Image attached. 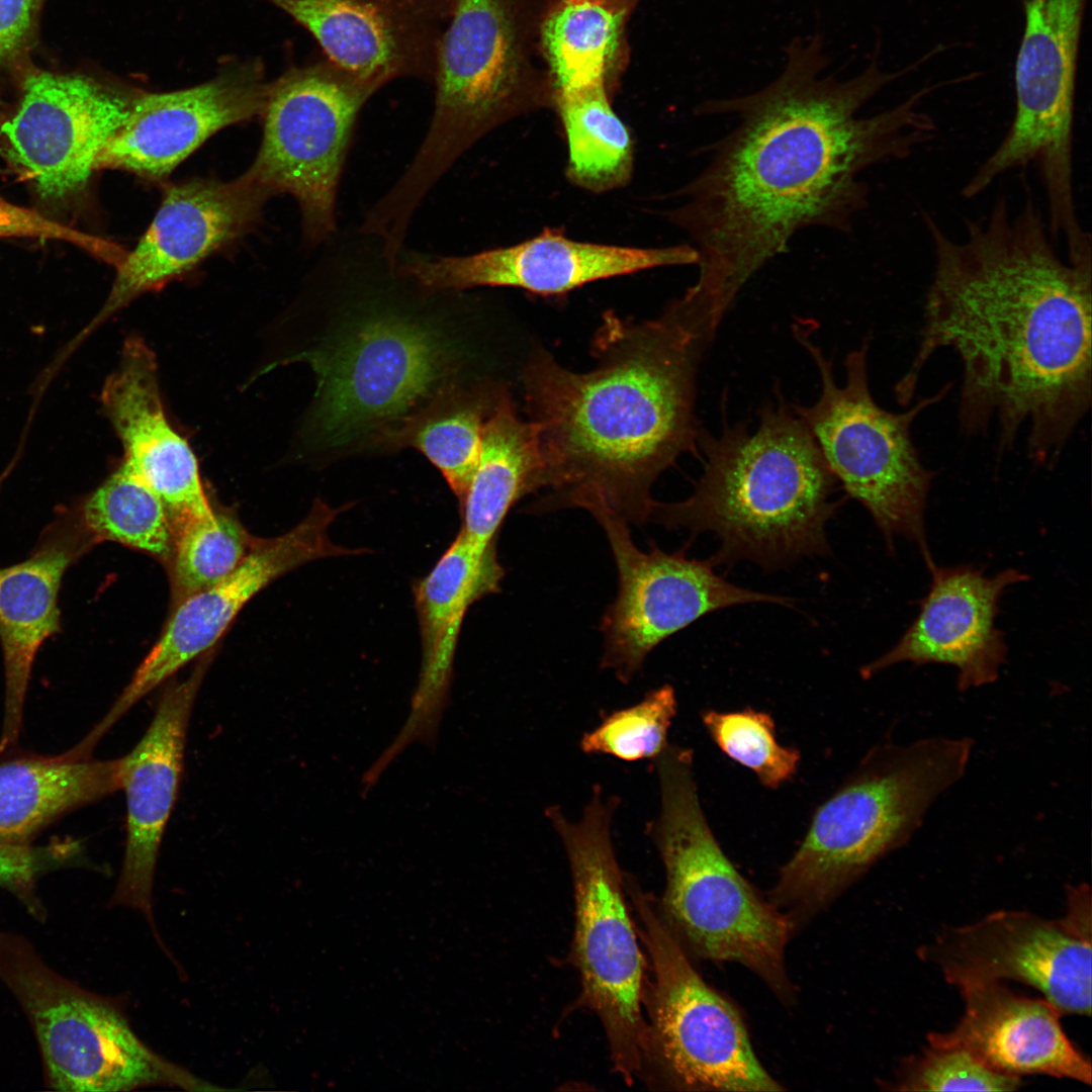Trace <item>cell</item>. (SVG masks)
I'll return each instance as SVG.
<instances>
[{
  "mask_svg": "<svg viewBox=\"0 0 1092 1092\" xmlns=\"http://www.w3.org/2000/svg\"><path fill=\"white\" fill-rule=\"evenodd\" d=\"M785 53L783 72L762 89L700 105L701 114H734L738 122L678 191L681 203L665 213L699 253V277L682 300L714 328L799 231L849 230L868 204L864 170L906 159L935 133L919 108L929 89L875 115H857L900 72L873 62L845 81L825 76L819 33L793 39Z\"/></svg>",
  "mask_w": 1092,
  "mask_h": 1092,
  "instance_id": "obj_1",
  "label": "cell"
},
{
  "mask_svg": "<svg viewBox=\"0 0 1092 1092\" xmlns=\"http://www.w3.org/2000/svg\"><path fill=\"white\" fill-rule=\"evenodd\" d=\"M934 268L921 339L894 392L911 402L926 362L942 348L963 365L959 421L978 434L997 421L998 453L1026 431L1029 458L1055 462L1091 404L1092 263L1055 248L1032 199L1005 198L952 239L928 213Z\"/></svg>",
  "mask_w": 1092,
  "mask_h": 1092,
  "instance_id": "obj_2",
  "label": "cell"
},
{
  "mask_svg": "<svg viewBox=\"0 0 1092 1092\" xmlns=\"http://www.w3.org/2000/svg\"><path fill=\"white\" fill-rule=\"evenodd\" d=\"M708 345L665 308L644 322L605 314L586 372L534 349L522 384L548 491L533 511L576 507L648 521L655 479L682 454H699L696 383Z\"/></svg>",
  "mask_w": 1092,
  "mask_h": 1092,
  "instance_id": "obj_3",
  "label": "cell"
},
{
  "mask_svg": "<svg viewBox=\"0 0 1092 1092\" xmlns=\"http://www.w3.org/2000/svg\"><path fill=\"white\" fill-rule=\"evenodd\" d=\"M322 325L285 362L306 363L315 393L301 431L311 453H386L402 425L439 394L474 382L463 291L428 288L398 255L359 229L326 242Z\"/></svg>",
  "mask_w": 1092,
  "mask_h": 1092,
  "instance_id": "obj_4",
  "label": "cell"
},
{
  "mask_svg": "<svg viewBox=\"0 0 1092 1092\" xmlns=\"http://www.w3.org/2000/svg\"><path fill=\"white\" fill-rule=\"evenodd\" d=\"M698 451L703 472L693 493L654 502L648 520L715 534L713 565L751 560L769 569L828 551L837 480L792 405L781 397L766 404L753 429L727 425L718 436L701 429Z\"/></svg>",
  "mask_w": 1092,
  "mask_h": 1092,
  "instance_id": "obj_5",
  "label": "cell"
},
{
  "mask_svg": "<svg viewBox=\"0 0 1092 1092\" xmlns=\"http://www.w3.org/2000/svg\"><path fill=\"white\" fill-rule=\"evenodd\" d=\"M973 747L969 737L932 736L868 751L816 810L768 893L794 932L913 838L933 803L964 778Z\"/></svg>",
  "mask_w": 1092,
  "mask_h": 1092,
  "instance_id": "obj_6",
  "label": "cell"
},
{
  "mask_svg": "<svg viewBox=\"0 0 1092 1092\" xmlns=\"http://www.w3.org/2000/svg\"><path fill=\"white\" fill-rule=\"evenodd\" d=\"M555 0H453L437 50L434 109L413 161L387 191L416 212L450 167L481 138L516 117L553 106L539 47Z\"/></svg>",
  "mask_w": 1092,
  "mask_h": 1092,
  "instance_id": "obj_7",
  "label": "cell"
},
{
  "mask_svg": "<svg viewBox=\"0 0 1092 1092\" xmlns=\"http://www.w3.org/2000/svg\"><path fill=\"white\" fill-rule=\"evenodd\" d=\"M654 760L660 810L651 835L665 872L661 918L690 957L739 964L792 1005L789 921L715 838L700 803L692 751L668 744Z\"/></svg>",
  "mask_w": 1092,
  "mask_h": 1092,
  "instance_id": "obj_8",
  "label": "cell"
},
{
  "mask_svg": "<svg viewBox=\"0 0 1092 1092\" xmlns=\"http://www.w3.org/2000/svg\"><path fill=\"white\" fill-rule=\"evenodd\" d=\"M811 326L796 323V340L808 351L821 379L811 405L791 404L812 433L829 469L851 498L871 514L889 547L896 535L914 540L929 565L924 526L926 499L935 471L926 468L911 437L916 417L950 390L945 384L903 413L881 407L869 385V339L845 358L840 386L833 363L811 339Z\"/></svg>",
  "mask_w": 1092,
  "mask_h": 1092,
  "instance_id": "obj_9",
  "label": "cell"
},
{
  "mask_svg": "<svg viewBox=\"0 0 1092 1092\" xmlns=\"http://www.w3.org/2000/svg\"><path fill=\"white\" fill-rule=\"evenodd\" d=\"M616 803L597 786L578 820L568 819L558 807H549L546 817L563 844L571 872L572 957L582 1003L602 1023L615 1072L632 1084L643 1068L644 958L628 908L627 877L612 842Z\"/></svg>",
  "mask_w": 1092,
  "mask_h": 1092,
  "instance_id": "obj_10",
  "label": "cell"
},
{
  "mask_svg": "<svg viewBox=\"0 0 1092 1092\" xmlns=\"http://www.w3.org/2000/svg\"><path fill=\"white\" fill-rule=\"evenodd\" d=\"M627 892L640 921L651 981L641 1076L673 1091H781L753 1049L738 1008L696 970L637 883Z\"/></svg>",
  "mask_w": 1092,
  "mask_h": 1092,
  "instance_id": "obj_11",
  "label": "cell"
},
{
  "mask_svg": "<svg viewBox=\"0 0 1092 1092\" xmlns=\"http://www.w3.org/2000/svg\"><path fill=\"white\" fill-rule=\"evenodd\" d=\"M0 981L31 1024L51 1089H216L150 1050L113 1003L54 972L20 936L0 934Z\"/></svg>",
  "mask_w": 1092,
  "mask_h": 1092,
  "instance_id": "obj_12",
  "label": "cell"
},
{
  "mask_svg": "<svg viewBox=\"0 0 1092 1092\" xmlns=\"http://www.w3.org/2000/svg\"><path fill=\"white\" fill-rule=\"evenodd\" d=\"M1086 0H1023L1024 30L1014 80L1013 121L965 184L974 198L1010 170L1035 164L1055 232L1079 224L1073 168L1077 59Z\"/></svg>",
  "mask_w": 1092,
  "mask_h": 1092,
  "instance_id": "obj_13",
  "label": "cell"
},
{
  "mask_svg": "<svg viewBox=\"0 0 1092 1092\" xmlns=\"http://www.w3.org/2000/svg\"><path fill=\"white\" fill-rule=\"evenodd\" d=\"M381 88L326 57L268 84L263 139L247 173L269 195L294 197L305 241L337 233L338 189L358 115Z\"/></svg>",
  "mask_w": 1092,
  "mask_h": 1092,
  "instance_id": "obj_14",
  "label": "cell"
},
{
  "mask_svg": "<svg viewBox=\"0 0 1092 1092\" xmlns=\"http://www.w3.org/2000/svg\"><path fill=\"white\" fill-rule=\"evenodd\" d=\"M1067 912L1046 919L1001 910L947 927L918 948L919 958L958 988L1014 980L1043 995L1061 1015H1091V891L1068 886Z\"/></svg>",
  "mask_w": 1092,
  "mask_h": 1092,
  "instance_id": "obj_15",
  "label": "cell"
},
{
  "mask_svg": "<svg viewBox=\"0 0 1092 1092\" xmlns=\"http://www.w3.org/2000/svg\"><path fill=\"white\" fill-rule=\"evenodd\" d=\"M608 538L619 589L603 621L601 665L628 682L661 641L701 617L734 605L788 599L737 586L713 569L711 560L688 558L684 550L649 552L633 542L628 523L604 510L590 512Z\"/></svg>",
  "mask_w": 1092,
  "mask_h": 1092,
  "instance_id": "obj_16",
  "label": "cell"
},
{
  "mask_svg": "<svg viewBox=\"0 0 1092 1092\" xmlns=\"http://www.w3.org/2000/svg\"><path fill=\"white\" fill-rule=\"evenodd\" d=\"M351 506L332 508L316 498L294 528L277 537L257 538L230 574L171 608L158 640L93 732L102 737L145 696L209 652L245 605L277 578L317 559L366 553L364 548L337 545L329 537L330 525Z\"/></svg>",
  "mask_w": 1092,
  "mask_h": 1092,
  "instance_id": "obj_17",
  "label": "cell"
},
{
  "mask_svg": "<svg viewBox=\"0 0 1092 1092\" xmlns=\"http://www.w3.org/2000/svg\"><path fill=\"white\" fill-rule=\"evenodd\" d=\"M133 97L83 75L34 72L0 133L44 201L80 194L98 153L129 115Z\"/></svg>",
  "mask_w": 1092,
  "mask_h": 1092,
  "instance_id": "obj_18",
  "label": "cell"
},
{
  "mask_svg": "<svg viewBox=\"0 0 1092 1092\" xmlns=\"http://www.w3.org/2000/svg\"><path fill=\"white\" fill-rule=\"evenodd\" d=\"M398 262L406 274L431 289L506 286L559 295L597 280L646 269L698 265L699 253L690 245L643 249L580 242L559 229L547 228L522 243L470 255H429L403 248Z\"/></svg>",
  "mask_w": 1092,
  "mask_h": 1092,
  "instance_id": "obj_19",
  "label": "cell"
},
{
  "mask_svg": "<svg viewBox=\"0 0 1092 1092\" xmlns=\"http://www.w3.org/2000/svg\"><path fill=\"white\" fill-rule=\"evenodd\" d=\"M269 196L248 173L230 182L196 179L169 185L148 230L118 265L109 296L85 334L241 236Z\"/></svg>",
  "mask_w": 1092,
  "mask_h": 1092,
  "instance_id": "obj_20",
  "label": "cell"
},
{
  "mask_svg": "<svg viewBox=\"0 0 1092 1092\" xmlns=\"http://www.w3.org/2000/svg\"><path fill=\"white\" fill-rule=\"evenodd\" d=\"M302 26L338 67L380 88L432 84L453 0H266Z\"/></svg>",
  "mask_w": 1092,
  "mask_h": 1092,
  "instance_id": "obj_21",
  "label": "cell"
},
{
  "mask_svg": "<svg viewBox=\"0 0 1092 1092\" xmlns=\"http://www.w3.org/2000/svg\"><path fill=\"white\" fill-rule=\"evenodd\" d=\"M505 571L495 541L472 542L461 530L431 571L414 585L422 659L418 685L404 724L366 777L377 782L411 744L435 747L449 706L454 658L464 617L479 599L500 589Z\"/></svg>",
  "mask_w": 1092,
  "mask_h": 1092,
  "instance_id": "obj_22",
  "label": "cell"
},
{
  "mask_svg": "<svg viewBox=\"0 0 1092 1092\" xmlns=\"http://www.w3.org/2000/svg\"><path fill=\"white\" fill-rule=\"evenodd\" d=\"M200 656L190 674L164 689L136 745L120 757L126 801V839L111 904L140 910L155 929L152 890L163 835L177 801L191 711L210 663Z\"/></svg>",
  "mask_w": 1092,
  "mask_h": 1092,
  "instance_id": "obj_23",
  "label": "cell"
},
{
  "mask_svg": "<svg viewBox=\"0 0 1092 1092\" xmlns=\"http://www.w3.org/2000/svg\"><path fill=\"white\" fill-rule=\"evenodd\" d=\"M267 88L261 65L241 64L191 88L138 95L98 153L95 171L162 180L219 129L261 114Z\"/></svg>",
  "mask_w": 1092,
  "mask_h": 1092,
  "instance_id": "obj_24",
  "label": "cell"
},
{
  "mask_svg": "<svg viewBox=\"0 0 1092 1092\" xmlns=\"http://www.w3.org/2000/svg\"><path fill=\"white\" fill-rule=\"evenodd\" d=\"M931 583L918 616L897 644L864 665V678L895 664L956 667L957 689L966 692L994 682L1005 662L1004 634L996 628L998 603L1012 584L1028 575L1007 568L986 576L971 565L928 566Z\"/></svg>",
  "mask_w": 1092,
  "mask_h": 1092,
  "instance_id": "obj_25",
  "label": "cell"
},
{
  "mask_svg": "<svg viewBox=\"0 0 1092 1092\" xmlns=\"http://www.w3.org/2000/svg\"><path fill=\"white\" fill-rule=\"evenodd\" d=\"M101 397L122 443L123 463L161 498L175 531L189 519L211 514L196 457L166 418L156 357L142 339L126 340Z\"/></svg>",
  "mask_w": 1092,
  "mask_h": 1092,
  "instance_id": "obj_26",
  "label": "cell"
},
{
  "mask_svg": "<svg viewBox=\"0 0 1092 1092\" xmlns=\"http://www.w3.org/2000/svg\"><path fill=\"white\" fill-rule=\"evenodd\" d=\"M965 1012L928 1044L962 1048L992 1070L1021 1077L1045 1075L1091 1084V1063L1069 1039L1061 1013L1046 1000L1020 996L1000 982L959 987Z\"/></svg>",
  "mask_w": 1092,
  "mask_h": 1092,
  "instance_id": "obj_27",
  "label": "cell"
},
{
  "mask_svg": "<svg viewBox=\"0 0 1092 1092\" xmlns=\"http://www.w3.org/2000/svg\"><path fill=\"white\" fill-rule=\"evenodd\" d=\"M73 542H55L27 560L0 568V641L5 670V705L0 752L15 744L35 654L59 630L58 592L75 557Z\"/></svg>",
  "mask_w": 1092,
  "mask_h": 1092,
  "instance_id": "obj_28",
  "label": "cell"
},
{
  "mask_svg": "<svg viewBox=\"0 0 1092 1092\" xmlns=\"http://www.w3.org/2000/svg\"><path fill=\"white\" fill-rule=\"evenodd\" d=\"M120 790V758L67 752L0 763V843L28 844L62 815Z\"/></svg>",
  "mask_w": 1092,
  "mask_h": 1092,
  "instance_id": "obj_29",
  "label": "cell"
},
{
  "mask_svg": "<svg viewBox=\"0 0 1092 1092\" xmlns=\"http://www.w3.org/2000/svg\"><path fill=\"white\" fill-rule=\"evenodd\" d=\"M540 488L537 424L520 417L507 391L484 426L478 462L459 503L460 530L475 544L489 545L510 509Z\"/></svg>",
  "mask_w": 1092,
  "mask_h": 1092,
  "instance_id": "obj_30",
  "label": "cell"
},
{
  "mask_svg": "<svg viewBox=\"0 0 1092 1092\" xmlns=\"http://www.w3.org/2000/svg\"><path fill=\"white\" fill-rule=\"evenodd\" d=\"M630 15L588 1L553 2L539 47L554 92L601 85L614 95L630 60Z\"/></svg>",
  "mask_w": 1092,
  "mask_h": 1092,
  "instance_id": "obj_31",
  "label": "cell"
},
{
  "mask_svg": "<svg viewBox=\"0 0 1092 1092\" xmlns=\"http://www.w3.org/2000/svg\"><path fill=\"white\" fill-rule=\"evenodd\" d=\"M507 386L487 378L433 398L396 432L388 453L414 448L441 472L462 500L478 462L484 426Z\"/></svg>",
  "mask_w": 1092,
  "mask_h": 1092,
  "instance_id": "obj_32",
  "label": "cell"
},
{
  "mask_svg": "<svg viewBox=\"0 0 1092 1092\" xmlns=\"http://www.w3.org/2000/svg\"><path fill=\"white\" fill-rule=\"evenodd\" d=\"M613 95L601 85L556 91L553 106L563 127L567 178L602 193L625 186L633 171L630 132L612 107Z\"/></svg>",
  "mask_w": 1092,
  "mask_h": 1092,
  "instance_id": "obj_33",
  "label": "cell"
},
{
  "mask_svg": "<svg viewBox=\"0 0 1092 1092\" xmlns=\"http://www.w3.org/2000/svg\"><path fill=\"white\" fill-rule=\"evenodd\" d=\"M83 525L95 541H112L168 564L175 529L161 498L122 463L85 500Z\"/></svg>",
  "mask_w": 1092,
  "mask_h": 1092,
  "instance_id": "obj_34",
  "label": "cell"
},
{
  "mask_svg": "<svg viewBox=\"0 0 1092 1092\" xmlns=\"http://www.w3.org/2000/svg\"><path fill=\"white\" fill-rule=\"evenodd\" d=\"M256 540L235 514L225 510L213 508L211 514L181 524L166 565L171 608L230 574Z\"/></svg>",
  "mask_w": 1092,
  "mask_h": 1092,
  "instance_id": "obj_35",
  "label": "cell"
},
{
  "mask_svg": "<svg viewBox=\"0 0 1092 1092\" xmlns=\"http://www.w3.org/2000/svg\"><path fill=\"white\" fill-rule=\"evenodd\" d=\"M702 721L720 750L752 770L764 787L777 789L795 775L800 752L777 741L769 714L753 709L708 710Z\"/></svg>",
  "mask_w": 1092,
  "mask_h": 1092,
  "instance_id": "obj_36",
  "label": "cell"
},
{
  "mask_svg": "<svg viewBox=\"0 0 1092 1092\" xmlns=\"http://www.w3.org/2000/svg\"><path fill=\"white\" fill-rule=\"evenodd\" d=\"M671 686L650 691L637 704L614 711L585 733L580 748L589 754H608L626 761L655 759L667 746V732L676 714Z\"/></svg>",
  "mask_w": 1092,
  "mask_h": 1092,
  "instance_id": "obj_37",
  "label": "cell"
},
{
  "mask_svg": "<svg viewBox=\"0 0 1092 1092\" xmlns=\"http://www.w3.org/2000/svg\"><path fill=\"white\" fill-rule=\"evenodd\" d=\"M1021 1077L996 1072L959 1046L928 1044L921 1054L903 1060L892 1081L898 1091H1015Z\"/></svg>",
  "mask_w": 1092,
  "mask_h": 1092,
  "instance_id": "obj_38",
  "label": "cell"
},
{
  "mask_svg": "<svg viewBox=\"0 0 1092 1092\" xmlns=\"http://www.w3.org/2000/svg\"><path fill=\"white\" fill-rule=\"evenodd\" d=\"M80 851L81 844L74 839L38 846L0 843V887L13 892L32 914L41 915V907L33 895L36 880L70 863Z\"/></svg>",
  "mask_w": 1092,
  "mask_h": 1092,
  "instance_id": "obj_39",
  "label": "cell"
},
{
  "mask_svg": "<svg viewBox=\"0 0 1092 1092\" xmlns=\"http://www.w3.org/2000/svg\"><path fill=\"white\" fill-rule=\"evenodd\" d=\"M0 238H30L68 242L89 251L100 252L95 238L56 221L39 211L9 202L0 197Z\"/></svg>",
  "mask_w": 1092,
  "mask_h": 1092,
  "instance_id": "obj_40",
  "label": "cell"
},
{
  "mask_svg": "<svg viewBox=\"0 0 1092 1092\" xmlns=\"http://www.w3.org/2000/svg\"><path fill=\"white\" fill-rule=\"evenodd\" d=\"M35 0H0V61L14 55L29 33Z\"/></svg>",
  "mask_w": 1092,
  "mask_h": 1092,
  "instance_id": "obj_41",
  "label": "cell"
},
{
  "mask_svg": "<svg viewBox=\"0 0 1092 1092\" xmlns=\"http://www.w3.org/2000/svg\"><path fill=\"white\" fill-rule=\"evenodd\" d=\"M588 1L604 5L614 10L632 13L640 0H577Z\"/></svg>",
  "mask_w": 1092,
  "mask_h": 1092,
  "instance_id": "obj_42",
  "label": "cell"
},
{
  "mask_svg": "<svg viewBox=\"0 0 1092 1092\" xmlns=\"http://www.w3.org/2000/svg\"><path fill=\"white\" fill-rule=\"evenodd\" d=\"M670 305V304H669ZM673 309V308H672ZM674 310V309H673ZM675 311V310H674ZM676 312V311H675ZM677 313V312H676ZM678 314V313H677ZM679 315V314H678ZM680 316V315H679ZM681 317V316H680ZM688 323V322H687ZM689 324V323H688ZM690 325V324H689ZM691 326V325H690ZM692 327V326H691ZM693 328V327H692ZM694 329V328H693ZM695 330V329H694ZM696 331V330H695ZM697 332V331H696ZM699 333V332H698ZM700 334V333H699ZM701 335V334H700ZM702 336V335H701ZM706 339V338H705ZM707 340V339H706ZM710 342V341H709Z\"/></svg>",
  "mask_w": 1092,
  "mask_h": 1092,
  "instance_id": "obj_43",
  "label": "cell"
}]
</instances>
